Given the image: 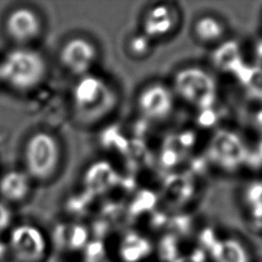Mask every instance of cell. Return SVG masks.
Segmentation results:
<instances>
[{
  "instance_id": "12",
  "label": "cell",
  "mask_w": 262,
  "mask_h": 262,
  "mask_svg": "<svg viewBox=\"0 0 262 262\" xmlns=\"http://www.w3.org/2000/svg\"><path fill=\"white\" fill-rule=\"evenodd\" d=\"M41 21L37 13L28 7H17L6 17L5 30L8 36L19 43L30 42L41 32Z\"/></svg>"
},
{
  "instance_id": "7",
  "label": "cell",
  "mask_w": 262,
  "mask_h": 262,
  "mask_svg": "<svg viewBox=\"0 0 262 262\" xmlns=\"http://www.w3.org/2000/svg\"><path fill=\"white\" fill-rule=\"evenodd\" d=\"M249 149L245 140L230 130L216 132L209 144L211 160L221 169L232 171L239 168L248 159Z\"/></svg>"
},
{
  "instance_id": "13",
  "label": "cell",
  "mask_w": 262,
  "mask_h": 262,
  "mask_svg": "<svg viewBox=\"0 0 262 262\" xmlns=\"http://www.w3.org/2000/svg\"><path fill=\"white\" fill-rule=\"evenodd\" d=\"M206 250L212 262H251L247 247L236 237H216Z\"/></svg>"
},
{
  "instance_id": "8",
  "label": "cell",
  "mask_w": 262,
  "mask_h": 262,
  "mask_svg": "<svg viewBox=\"0 0 262 262\" xmlns=\"http://www.w3.org/2000/svg\"><path fill=\"white\" fill-rule=\"evenodd\" d=\"M8 248L19 262H40L45 257L47 242L40 228L20 224L11 230Z\"/></svg>"
},
{
  "instance_id": "21",
  "label": "cell",
  "mask_w": 262,
  "mask_h": 262,
  "mask_svg": "<svg viewBox=\"0 0 262 262\" xmlns=\"http://www.w3.org/2000/svg\"><path fill=\"white\" fill-rule=\"evenodd\" d=\"M12 215L9 208L0 202V232L5 230L11 223Z\"/></svg>"
},
{
  "instance_id": "15",
  "label": "cell",
  "mask_w": 262,
  "mask_h": 262,
  "mask_svg": "<svg viewBox=\"0 0 262 262\" xmlns=\"http://www.w3.org/2000/svg\"><path fill=\"white\" fill-rule=\"evenodd\" d=\"M31 190V177L24 171L11 170L0 178V195L7 202L24 201Z\"/></svg>"
},
{
  "instance_id": "20",
  "label": "cell",
  "mask_w": 262,
  "mask_h": 262,
  "mask_svg": "<svg viewBox=\"0 0 262 262\" xmlns=\"http://www.w3.org/2000/svg\"><path fill=\"white\" fill-rule=\"evenodd\" d=\"M207 254L204 249H195L192 252L181 255L175 262H206Z\"/></svg>"
},
{
  "instance_id": "18",
  "label": "cell",
  "mask_w": 262,
  "mask_h": 262,
  "mask_svg": "<svg viewBox=\"0 0 262 262\" xmlns=\"http://www.w3.org/2000/svg\"><path fill=\"white\" fill-rule=\"evenodd\" d=\"M154 42L146 37L142 32L134 34L128 41V50L129 52L137 57L142 58L147 56L152 49Z\"/></svg>"
},
{
  "instance_id": "5",
  "label": "cell",
  "mask_w": 262,
  "mask_h": 262,
  "mask_svg": "<svg viewBox=\"0 0 262 262\" xmlns=\"http://www.w3.org/2000/svg\"><path fill=\"white\" fill-rule=\"evenodd\" d=\"M178 102L169 82L152 81L138 93L136 106L139 115L151 123L168 121L174 114Z\"/></svg>"
},
{
  "instance_id": "10",
  "label": "cell",
  "mask_w": 262,
  "mask_h": 262,
  "mask_svg": "<svg viewBox=\"0 0 262 262\" xmlns=\"http://www.w3.org/2000/svg\"><path fill=\"white\" fill-rule=\"evenodd\" d=\"M97 58L94 44L82 37L68 40L59 51V60L64 69L79 77L89 74Z\"/></svg>"
},
{
  "instance_id": "16",
  "label": "cell",
  "mask_w": 262,
  "mask_h": 262,
  "mask_svg": "<svg viewBox=\"0 0 262 262\" xmlns=\"http://www.w3.org/2000/svg\"><path fill=\"white\" fill-rule=\"evenodd\" d=\"M150 242L136 232L127 233L119 247V254L124 262H140L151 252Z\"/></svg>"
},
{
  "instance_id": "2",
  "label": "cell",
  "mask_w": 262,
  "mask_h": 262,
  "mask_svg": "<svg viewBox=\"0 0 262 262\" xmlns=\"http://www.w3.org/2000/svg\"><path fill=\"white\" fill-rule=\"evenodd\" d=\"M118 96L112 86L101 77L81 76L72 90V104L77 119L85 124L102 120L116 107Z\"/></svg>"
},
{
  "instance_id": "6",
  "label": "cell",
  "mask_w": 262,
  "mask_h": 262,
  "mask_svg": "<svg viewBox=\"0 0 262 262\" xmlns=\"http://www.w3.org/2000/svg\"><path fill=\"white\" fill-rule=\"evenodd\" d=\"M182 24V10L177 3L159 2L149 6L142 16V33L152 42L174 36Z\"/></svg>"
},
{
  "instance_id": "19",
  "label": "cell",
  "mask_w": 262,
  "mask_h": 262,
  "mask_svg": "<svg viewBox=\"0 0 262 262\" xmlns=\"http://www.w3.org/2000/svg\"><path fill=\"white\" fill-rule=\"evenodd\" d=\"M251 60L248 61L252 64L262 67V35L254 38L250 45Z\"/></svg>"
},
{
  "instance_id": "3",
  "label": "cell",
  "mask_w": 262,
  "mask_h": 262,
  "mask_svg": "<svg viewBox=\"0 0 262 262\" xmlns=\"http://www.w3.org/2000/svg\"><path fill=\"white\" fill-rule=\"evenodd\" d=\"M46 71L47 64L40 53L17 48L7 52L0 61V81L15 90L26 91L38 86Z\"/></svg>"
},
{
  "instance_id": "22",
  "label": "cell",
  "mask_w": 262,
  "mask_h": 262,
  "mask_svg": "<svg viewBox=\"0 0 262 262\" xmlns=\"http://www.w3.org/2000/svg\"><path fill=\"white\" fill-rule=\"evenodd\" d=\"M3 249H4V245H2V244L0 243V257L3 256V254H2V253H3Z\"/></svg>"
},
{
  "instance_id": "1",
  "label": "cell",
  "mask_w": 262,
  "mask_h": 262,
  "mask_svg": "<svg viewBox=\"0 0 262 262\" xmlns=\"http://www.w3.org/2000/svg\"><path fill=\"white\" fill-rule=\"evenodd\" d=\"M177 102L198 111H211L219 97L216 74L209 68L198 63L177 67L168 81Z\"/></svg>"
},
{
  "instance_id": "11",
  "label": "cell",
  "mask_w": 262,
  "mask_h": 262,
  "mask_svg": "<svg viewBox=\"0 0 262 262\" xmlns=\"http://www.w3.org/2000/svg\"><path fill=\"white\" fill-rule=\"evenodd\" d=\"M190 36L196 44L211 49L230 37L226 20L214 12H202L190 24Z\"/></svg>"
},
{
  "instance_id": "17",
  "label": "cell",
  "mask_w": 262,
  "mask_h": 262,
  "mask_svg": "<svg viewBox=\"0 0 262 262\" xmlns=\"http://www.w3.org/2000/svg\"><path fill=\"white\" fill-rule=\"evenodd\" d=\"M62 237V242H64L67 248L71 250H78L86 245L88 232L86 228L81 225H73L71 227L63 228Z\"/></svg>"
},
{
  "instance_id": "14",
  "label": "cell",
  "mask_w": 262,
  "mask_h": 262,
  "mask_svg": "<svg viewBox=\"0 0 262 262\" xmlns=\"http://www.w3.org/2000/svg\"><path fill=\"white\" fill-rule=\"evenodd\" d=\"M233 78L244 97L262 106V67L247 62Z\"/></svg>"
},
{
  "instance_id": "9",
  "label": "cell",
  "mask_w": 262,
  "mask_h": 262,
  "mask_svg": "<svg viewBox=\"0 0 262 262\" xmlns=\"http://www.w3.org/2000/svg\"><path fill=\"white\" fill-rule=\"evenodd\" d=\"M247 62L242 42L231 36L209 49L208 67L215 74L233 78Z\"/></svg>"
},
{
  "instance_id": "4",
  "label": "cell",
  "mask_w": 262,
  "mask_h": 262,
  "mask_svg": "<svg viewBox=\"0 0 262 262\" xmlns=\"http://www.w3.org/2000/svg\"><path fill=\"white\" fill-rule=\"evenodd\" d=\"M60 149L53 135L45 131L32 134L26 142L24 162L26 173L37 180H47L56 171Z\"/></svg>"
}]
</instances>
